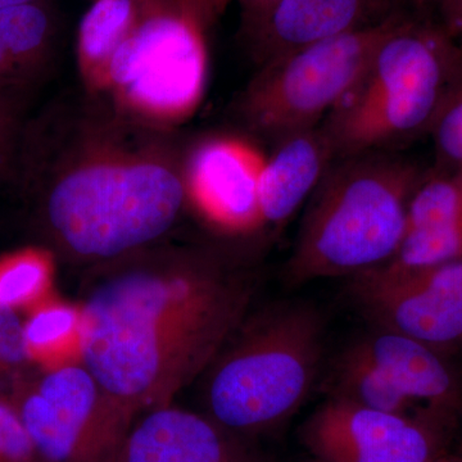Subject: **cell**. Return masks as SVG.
Listing matches in <instances>:
<instances>
[{"label":"cell","mask_w":462,"mask_h":462,"mask_svg":"<svg viewBox=\"0 0 462 462\" xmlns=\"http://www.w3.org/2000/svg\"><path fill=\"white\" fill-rule=\"evenodd\" d=\"M14 99L12 98L11 94H9V90L3 89V88H0V103L5 102V100Z\"/></svg>","instance_id":"4dcf8cb0"},{"label":"cell","mask_w":462,"mask_h":462,"mask_svg":"<svg viewBox=\"0 0 462 462\" xmlns=\"http://www.w3.org/2000/svg\"><path fill=\"white\" fill-rule=\"evenodd\" d=\"M14 171L42 238L94 266L154 245L188 197L185 175L163 157L105 144L69 160L39 121L21 130Z\"/></svg>","instance_id":"7a4b0ae2"},{"label":"cell","mask_w":462,"mask_h":462,"mask_svg":"<svg viewBox=\"0 0 462 462\" xmlns=\"http://www.w3.org/2000/svg\"><path fill=\"white\" fill-rule=\"evenodd\" d=\"M25 81L27 79L14 65V60L0 50V88L9 90L11 88L20 87Z\"/></svg>","instance_id":"83f0119b"},{"label":"cell","mask_w":462,"mask_h":462,"mask_svg":"<svg viewBox=\"0 0 462 462\" xmlns=\"http://www.w3.org/2000/svg\"><path fill=\"white\" fill-rule=\"evenodd\" d=\"M349 346L418 406L445 412L457 404V380L437 349L380 328Z\"/></svg>","instance_id":"5bb4252c"},{"label":"cell","mask_w":462,"mask_h":462,"mask_svg":"<svg viewBox=\"0 0 462 462\" xmlns=\"http://www.w3.org/2000/svg\"><path fill=\"white\" fill-rule=\"evenodd\" d=\"M452 462H457V461H454V460H452Z\"/></svg>","instance_id":"d6a6232c"},{"label":"cell","mask_w":462,"mask_h":462,"mask_svg":"<svg viewBox=\"0 0 462 462\" xmlns=\"http://www.w3.org/2000/svg\"><path fill=\"white\" fill-rule=\"evenodd\" d=\"M179 3L189 9L191 14H196L208 27L223 14L230 0H179Z\"/></svg>","instance_id":"4316f807"},{"label":"cell","mask_w":462,"mask_h":462,"mask_svg":"<svg viewBox=\"0 0 462 462\" xmlns=\"http://www.w3.org/2000/svg\"><path fill=\"white\" fill-rule=\"evenodd\" d=\"M349 291L375 328L438 352L462 345V256L401 276L361 273L352 276Z\"/></svg>","instance_id":"9c48e42d"},{"label":"cell","mask_w":462,"mask_h":462,"mask_svg":"<svg viewBox=\"0 0 462 462\" xmlns=\"http://www.w3.org/2000/svg\"><path fill=\"white\" fill-rule=\"evenodd\" d=\"M17 116L16 100L0 103V179L14 171L21 135Z\"/></svg>","instance_id":"cb8c5ba5"},{"label":"cell","mask_w":462,"mask_h":462,"mask_svg":"<svg viewBox=\"0 0 462 462\" xmlns=\"http://www.w3.org/2000/svg\"><path fill=\"white\" fill-rule=\"evenodd\" d=\"M9 398L42 462H112L136 419L81 363L30 373Z\"/></svg>","instance_id":"ba28073f"},{"label":"cell","mask_w":462,"mask_h":462,"mask_svg":"<svg viewBox=\"0 0 462 462\" xmlns=\"http://www.w3.org/2000/svg\"><path fill=\"white\" fill-rule=\"evenodd\" d=\"M206 29L179 0H143L102 88L143 117L163 123L187 117L205 94Z\"/></svg>","instance_id":"8992f818"},{"label":"cell","mask_w":462,"mask_h":462,"mask_svg":"<svg viewBox=\"0 0 462 462\" xmlns=\"http://www.w3.org/2000/svg\"><path fill=\"white\" fill-rule=\"evenodd\" d=\"M324 346V318L310 303L245 315L202 374L206 415L245 438L279 427L314 389Z\"/></svg>","instance_id":"5b68a950"},{"label":"cell","mask_w":462,"mask_h":462,"mask_svg":"<svg viewBox=\"0 0 462 462\" xmlns=\"http://www.w3.org/2000/svg\"><path fill=\"white\" fill-rule=\"evenodd\" d=\"M303 442L319 462H434L424 421L328 397L306 421Z\"/></svg>","instance_id":"30bf717a"},{"label":"cell","mask_w":462,"mask_h":462,"mask_svg":"<svg viewBox=\"0 0 462 462\" xmlns=\"http://www.w3.org/2000/svg\"><path fill=\"white\" fill-rule=\"evenodd\" d=\"M325 391L328 397L422 421L415 413L418 404L401 393L383 374L356 354L349 346L339 355L328 374Z\"/></svg>","instance_id":"e0dca14e"},{"label":"cell","mask_w":462,"mask_h":462,"mask_svg":"<svg viewBox=\"0 0 462 462\" xmlns=\"http://www.w3.org/2000/svg\"><path fill=\"white\" fill-rule=\"evenodd\" d=\"M143 0H96L78 30V56L83 74L94 87H103L109 60L141 14Z\"/></svg>","instance_id":"2e32d148"},{"label":"cell","mask_w":462,"mask_h":462,"mask_svg":"<svg viewBox=\"0 0 462 462\" xmlns=\"http://www.w3.org/2000/svg\"><path fill=\"white\" fill-rule=\"evenodd\" d=\"M434 462H452V460H447V458H437Z\"/></svg>","instance_id":"1f68e13d"},{"label":"cell","mask_w":462,"mask_h":462,"mask_svg":"<svg viewBox=\"0 0 462 462\" xmlns=\"http://www.w3.org/2000/svg\"><path fill=\"white\" fill-rule=\"evenodd\" d=\"M264 158L238 139L203 142L190 156L185 173L188 194L218 229L247 233L263 225L260 180Z\"/></svg>","instance_id":"8fae6325"},{"label":"cell","mask_w":462,"mask_h":462,"mask_svg":"<svg viewBox=\"0 0 462 462\" xmlns=\"http://www.w3.org/2000/svg\"><path fill=\"white\" fill-rule=\"evenodd\" d=\"M397 12L392 0H279L247 41L263 65L297 48L376 25Z\"/></svg>","instance_id":"4fadbf2b"},{"label":"cell","mask_w":462,"mask_h":462,"mask_svg":"<svg viewBox=\"0 0 462 462\" xmlns=\"http://www.w3.org/2000/svg\"><path fill=\"white\" fill-rule=\"evenodd\" d=\"M50 261L39 252H23L0 263V303L16 307L36 300L50 282Z\"/></svg>","instance_id":"d6986e66"},{"label":"cell","mask_w":462,"mask_h":462,"mask_svg":"<svg viewBox=\"0 0 462 462\" xmlns=\"http://www.w3.org/2000/svg\"><path fill=\"white\" fill-rule=\"evenodd\" d=\"M0 462H42L8 394L0 392Z\"/></svg>","instance_id":"603a6c76"},{"label":"cell","mask_w":462,"mask_h":462,"mask_svg":"<svg viewBox=\"0 0 462 462\" xmlns=\"http://www.w3.org/2000/svg\"><path fill=\"white\" fill-rule=\"evenodd\" d=\"M152 247L94 266L78 309L80 363L135 418L202 376L254 291L214 254Z\"/></svg>","instance_id":"6da1fadb"},{"label":"cell","mask_w":462,"mask_h":462,"mask_svg":"<svg viewBox=\"0 0 462 462\" xmlns=\"http://www.w3.org/2000/svg\"><path fill=\"white\" fill-rule=\"evenodd\" d=\"M56 18L48 0L0 8V50L29 80L50 58Z\"/></svg>","instance_id":"ac0fdd59"},{"label":"cell","mask_w":462,"mask_h":462,"mask_svg":"<svg viewBox=\"0 0 462 462\" xmlns=\"http://www.w3.org/2000/svg\"><path fill=\"white\" fill-rule=\"evenodd\" d=\"M437 20L462 45V0H436Z\"/></svg>","instance_id":"484cf974"},{"label":"cell","mask_w":462,"mask_h":462,"mask_svg":"<svg viewBox=\"0 0 462 462\" xmlns=\"http://www.w3.org/2000/svg\"><path fill=\"white\" fill-rule=\"evenodd\" d=\"M422 173L388 152L334 161L312 193L285 266L289 284L355 276L384 263L403 238Z\"/></svg>","instance_id":"3957f363"},{"label":"cell","mask_w":462,"mask_h":462,"mask_svg":"<svg viewBox=\"0 0 462 462\" xmlns=\"http://www.w3.org/2000/svg\"><path fill=\"white\" fill-rule=\"evenodd\" d=\"M242 9V32L245 38L256 32L279 0H238Z\"/></svg>","instance_id":"d4e9b609"},{"label":"cell","mask_w":462,"mask_h":462,"mask_svg":"<svg viewBox=\"0 0 462 462\" xmlns=\"http://www.w3.org/2000/svg\"><path fill=\"white\" fill-rule=\"evenodd\" d=\"M32 355L16 310L0 303V392L11 394L30 374Z\"/></svg>","instance_id":"ffe728a7"},{"label":"cell","mask_w":462,"mask_h":462,"mask_svg":"<svg viewBox=\"0 0 462 462\" xmlns=\"http://www.w3.org/2000/svg\"><path fill=\"white\" fill-rule=\"evenodd\" d=\"M32 2H41V0H0V8L14 7V5Z\"/></svg>","instance_id":"f546056e"},{"label":"cell","mask_w":462,"mask_h":462,"mask_svg":"<svg viewBox=\"0 0 462 462\" xmlns=\"http://www.w3.org/2000/svg\"><path fill=\"white\" fill-rule=\"evenodd\" d=\"M437 166L462 170V66L430 134Z\"/></svg>","instance_id":"44dd1931"},{"label":"cell","mask_w":462,"mask_h":462,"mask_svg":"<svg viewBox=\"0 0 462 462\" xmlns=\"http://www.w3.org/2000/svg\"><path fill=\"white\" fill-rule=\"evenodd\" d=\"M403 14L297 48L261 65L242 100L249 126L275 142L319 126L360 80L380 42Z\"/></svg>","instance_id":"52a82bcc"},{"label":"cell","mask_w":462,"mask_h":462,"mask_svg":"<svg viewBox=\"0 0 462 462\" xmlns=\"http://www.w3.org/2000/svg\"><path fill=\"white\" fill-rule=\"evenodd\" d=\"M462 66L439 21L406 12L360 80L321 125L338 158L389 152L430 135Z\"/></svg>","instance_id":"277c9868"},{"label":"cell","mask_w":462,"mask_h":462,"mask_svg":"<svg viewBox=\"0 0 462 462\" xmlns=\"http://www.w3.org/2000/svg\"><path fill=\"white\" fill-rule=\"evenodd\" d=\"M112 462H273L206 413L163 404L134 420Z\"/></svg>","instance_id":"7c38bea8"},{"label":"cell","mask_w":462,"mask_h":462,"mask_svg":"<svg viewBox=\"0 0 462 462\" xmlns=\"http://www.w3.org/2000/svg\"><path fill=\"white\" fill-rule=\"evenodd\" d=\"M337 160L322 125L276 141L272 156L264 158L260 180L263 225L282 226L314 193Z\"/></svg>","instance_id":"9a60e30c"},{"label":"cell","mask_w":462,"mask_h":462,"mask_svg":"<svg viewBox=\"0 0 462 462\" xmlns=\"http://www.w3.org/2000/svg\"><path fill=\"white\" fill-rule=\"evenodd\" d=\"M398 11L412 12V14H427L436 5V0H392Z\"/></svg>","instance_id":"f1b7e54d"},{"label":"cell","mask_w":462,"mask_h":462,"mask_svg":"<svg viewBox=\"0 0 462 462\" xmlns=\"http://www.w3.org/2000/svg\"><path fill=\"white\" fill-rule=\"evenodd\" d=\"M25 324L30 352L56 351L71 337L78 338L79 310L65 305H51L38 310Z\"/></svg>","instance_id":"7402d4cb"}]
</instances>
